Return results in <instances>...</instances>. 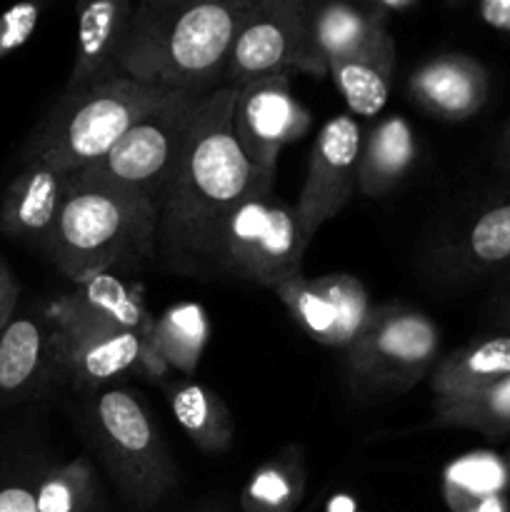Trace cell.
Wrapping results in <instances>:
<instances>
[{
    "label": "cell",
    "mask_w": 510,
    "mask_h": 512,
    "mask_svg": "<svg viewBox=\"0 0 510 512\" xmlns=\"http://www.w3.org/2000/svg\"><path fill=\"white\" fill-rule=\"evenodd\" d=\"M235 88L203 95L183 153L158 200V258L180 275L203 278V258L225 215L250 195L273 193V178L253 168L233 125Z\"/></svg>",
    "instance_id": "6da1fadb"
},
{
    "label": "cell",
    "mask_w": 510,
    "mask_h": 512,
    "mask_svg": "<svg viewBox=\"0 0 510 512\" xmlns=\"http://www.w3.org/2000/svg\"><path fill=\"white\" fill-rule=\"evenodd\" d=\"M253 0H145L130 18L118 73L170 90L208 95L225 78L230 48Z\"/></svg>",
    "instance_id": "7a4b0ae2"
},
{
    "label": "cell",
    "mask_w": 510,
    "mask_h": 512,
    "mask_svg": "<svg viewBox=\"0 0 510 512\" xmlns=\"http://www.w3.org/2000/svg\"><path fill=\"white\" fill-rule=\"evenodd\" d=\"M45 253L75 285L138 273L158 258V205L133 188L70 173Z\"/></svg>",
    "instance_id": "3957f363"
},
{
    "label": "cell",
    "mask_w": 510,
    "mask_h": 512,
    "mask_svg": "<svg viewBox=\"0 0 510 512\" xmlns=\"http://www.w3.org/2000/svg\"><path fill=\"white\" fill-rule=\"evenodd\" d=\"M175 95L180 93L138 83L123 73L108 75L80 93L65 95L35 140L33 158L68 175L88 168L103 160L140 118Z\"/></svg>",
    "instance_id": "277c9868"
},
{
    "label": "cell",
    "mask_w": 510,
    "mask_h": 512,
    "mask_svg": "<svg viewBox=\"0 0 510 512\" xmlns=\"http://www.w3.org/2000/svg\"><path fill=\"white\" fill-rule=\"evenodd\" d=\"M308 248L293 205L273 193L250 195L235 205L210 238L203 258V280L233 278L273 290L303 273Z\"/></svg>",
    "instance_id": "5b68a950"
},
{
    "label": "cell",
    "mask_w": 510,
    "mask_h": 512,
    "mask_svg": "<svg viewBox=\"0 0 510 512\" xmlns=\"http://www.w3.org/2000/svg\"><path fill=\"white\" fill-rule=\"evenodd\" d=\"M90 430L120 495L135 508H153L178 480L173 458L138 395L110 388L90 405Z\"/></svg>",
    "instance_id": "8992f818"
},
{
    "label": "cell",
    "mask_w": 510,
    "mask_h": 512,
    "mask_svg": "<svg viewBox=\"0 0 510 512\" xmlns=\"http://www.w3.org/2000/svg\"><path fill=\"white\" fill-rule=\"evenodd\" d=\"M440 330L405 305L373 308L360 338L345 350V383L358 398H393L418 385L438 363Z\"/></svg>",
    "instance_id": "52a82bcc"
},
{
    "label": "cell",
    "mask_w": 510,
    "mask_h": 512,
    "mask_svg": "<svg viewBox=\"0 0 510 512\" xmlns=\"http://www.w3.org/2000/svg\"><path fill=\"white\" fill-rule=\"evenodd\" d=\"M428 273L448 288H470L510 270V183L475 195L448 225L428 255Z\"/></svg>",
    "instance_id": "ba28073f"
},
{
    "label": "cell",
    "mask_w": 510,
    "mask_h": 512,
    "mask_svg": "<svg viewBox=\"0 0 510 512\" xmlns=\"http://www.w3.org/2000/svg\"><path fill=\"white\" fill-rule=\"evenodd\" d=\"M200 98L203 95H175L173 100L140 118L103 160L88 165L80 173L103 183L138 190L158 205L175 163L183 153Z\"/></svg>",
    "instance_id": "9c48e42d"
},
{
    "label": "cell",
    "mask_w": 510,
    "mask_h": 512,
    "mask_svg": "<svg viewBox=\"0 0 510 512\" xmlns=\"http://www.w3.org/2000/svg\"><path fill=\"white\" fill-rule=\"evenodd\" d=\"M308 0H253L235 33L225 85L253 83L300 70L308 35Z\"/></svg>",
    "instance_id": "30bf717a"
},
{
    "label": "cell",
    "mask_w": 510,
    "mask_h": 512,
    "mask_svg": "<svg viewBox=\"0 0 510 512\" xmlns=\"http://www.w3.org/2000/svg\"><path fill=\"white\" fill-rule=\"evenodd\" d=\"M293 323L310 340L328 348L348 350L368 325L373 303L355 275L328 273L305 278L303 273L273 288Z\"/></svg>",
    "instance_id": "8fae6325"
},
{
    "label": "cell",
    "mask_w": 510,
    "mask_h": 512,
    "mask_svg": "<svg viewBox=\"0 0 510 512\" xmlns=\"http://www.w3.org/2000/svg\"><path fill=\"white\" fill-rule=\"evenodd\" d=\"M60 348V375L75 388H100L123 375L160 380L168 365L155 355L148 335L98 325H55Z\"/></svg>",
    "instance_id": "7c38bea8"
},
{
    "label": "cell",
    "mask_w": 510,
    "mask_h": 512,
    "mask_svg": "<svg viewBox=\"0 0 510 512\" xmlns=\"http://www.w3.org/2000/svg\"><path fill=\"white\" fill-rule=\"evenodd\" d=\"M233 125L253 168L275 180L280 150L308 133L310 113L290 90L288 73H280L235 88Z\"/></svg>",
    "instance_id": "4fadbf2b"
},
{
    "label": "cell",
    "mask_w": 510,
    "mask_h": 512,
    "mask_svg": "<svg viewBox=\"0 0 510 512\" xmlns=\"http://www.w3.org/2000/svg\"><path fill=\"white\" fill-rule=\"evenodd\" d=\"M360 145H363V135L353 115H333L320 128L310 148L303 190L298 195V203L293 205L308 243L328 220H333L350 203L358 190L355 173H358Z\"/></svg>",
    "instance_id": "5bb4252c"
},
{
    "label": "cell",
    "mask_w": 510,
    "mask_h": 512,
    "mask_svg": "<svg viewBox=\"0 0 510 512\" xmlns=\"http://www.w3.org/2000/svg\"><path fill=\"white\" fill-rule=\"evenodd\" d=\"M408 95L433 118L465 123L488 105L490 73L473 55L440 53L410 73Z\"/></svg>",
    "instance_id": "9a60e30c"
},
{
    "label": "cell",
    "mask_w": 510,
    "mask_h": 512,
    "mask_svg": "<svg viewBox=\"0 0 510 512\" xmlns=\"http://www.w3.org/2000/svg\"><path fill=\"white\" fill-rule=\"evenodd\" d=\"M55 370L60 348L53 323L33 315L10 320L0 333V398L15 403L38 393Z\"/></svg>",
    "instance_id": "2e32d148"
},
{
    "label": "cell",
    "mask_w": 510,
    "mask_h": 512,
    "mask_svg": "<svg viewBox=\"0 0 510 512\" xmlns=\"http://www.w3.org/2000/svg\"><path fill=\"white\" fill-rule=\"evenodd\" d=\"M45 318L55 325H98V328L130 330L148 338L155 323L145 308L140 290L115 275L80 283L75 293L53 300Z\"/></svg>",
    "instance_id": "e0dca14e"
},
{
    "label": "cell",
    "mask_w": 510,
    "mask_h": 512,
    "mask_svg": "<svg viewBox=\"0 0 510 512\" xmlns=\"http://www.w3.org/2000/svg\"><path fill=\"white\" fill-rule=\"evenodd\" d=\"M65 188H68V173L38 158L30 160L23 173L5 190L3 210H0V225L5 233L40 245L43 250L48 248Z\"/></svg>",
    "instance_id": "ac0fdd59"
},
{
    "label": "cell",
    "mask_w": 510,
    "mask_h": 512,
    "mask_svg": "<svg viewBox=\"0 0 510 512\" xmlns=\"http://www.w3.org/2000/svg\"><path fill=\"white\" fill-rule=\"evenodd\" d=\"M133 10L135 5L128 0H95L78 10V48L65 95L80 93L118 73L115 63Z\"/></svg>",
    "instance_id": "d6986e66"
},
{
    "label": "cell",
    "mask_w": 510,
    "mask_h": 512,
    "mask_svg": "<svg viewBox=\"0 0 510 512\" xmlns=\"http://www.w3.org/2000/svg\"><path fill=\"white\" fill-rule=\"evenodd\" d=\"M398 48L388 28H375L353 53L333 60L328 75L355 115H378L390 93Z\"/></svg>",
    "instance_id": "ffe728a7"
},
{
    "label": "cell",
    "mask_w": 510,
    "mask_h": 512,
    "mask_svg": "<svg viewBox=\"0 0 510 512\" xmlns=\"http://www.w3.org/2000/svg\"><path fill=\"white\" fill-rule=\"evenodd\" d=\"M510 375V333H490L460 345L430 370L435 400H458L480 393Z\"/></svg>",
    "instance_id": "44dd1931"
},
{
    "label": "cell",
    "mask_w": 510,
    "mask_h": 512,
    "mask_svg": "<svg viewBox=\"0 0 510 512\" xmlns=\"http://www.w3.org/2000/svg\"><path fill=\"white\" fill-rule=\"evenodd\" d=\"M418 158L415 133L403 115L380 118L363 138L358 158V193L365 198H383L408 175Z\"/></svg>",
    "instance_id": "7402d4cb"
},
{
    "label": "cell",
    "mask_w": 510,
    "mask_h": 512,
    "mask_svg": "<svg viewBox=\"0 0 510 512\" xmlns=\"http://www.w3.org/2000/svg\"><path fill=\"white\" fill-rule=\"evenodd\" d=\"M378 25L370 20L363 5L310 3L308 35L300 70L310 75H328L333 60L353 53L370 38Z\"/></svg>",
    "instance_id": "603a6c76"
},
{
    "label": "cell",
    "mask_w": 510,
    "mask_h": 512,
    "mask_svg": "<svg viewBox=\"0 0 510 512\" xmlns=\"http://www.w3.org/2000/svg\"><path fill=\"white\" fill-rule=\"evenodd\" d=\"M443 490L453 512H508L510 475L505 455H463L445 470Z\"/></svg>",
    "instance_id": "cb8c5ba5"
},
{
    "label": "cell",
    "mask_w": 510,
    "mask_h": 512,
    "mask_svg": "<svg viewBox=\"0 0 510 512\" xmlns=\"http://www.w3.org/2000/svg\"><path fill=\"white\" fill-rule=\"evenodd\" d=\"M170 413L195 448L203 453H225L233 443V418L215 390L185 378L178 383H165Z\"/></svg>",
    "instance_id": "d4e9b609"
},
{
    "label": "cell",
    "mask_w": 510,
    "mask_h": 512,
    "mask_svg": "<svg viewBox=\"0 0 510 512\" xmlns=\"http://www.w3.org/2000/svg\"><path fill=\"white\" fill-rule=\"evenodd\" d=\"M208 338V315L198 303L173 305L160 318H155L150 330V345L155 355L168 365V370H178L188 378L198 370Z\"/></svg>",
    "instance_id": "484cf974"
},
{
    "label": "cell",
    "mask_w": 510,
    "mask_h": 512,
    "mask_svg": "<svg viewBox=\"0 0 510 512\" xmlns=\"http://www.w3.org/2000/svg\"><path fill=\"white\" fill-rule=\"evenodd\" d=\"M305 493V463L300 448L265 460L240 493L243 512H295Z\"/></svg>",
    "instance_id": "4316f807"
},
{
    "label": "cell",
    "mask_w": 510,
    "mask_h": 512,
    "mask_svg": "<svg viewBox=\"0 0 510 512\" xmlns=\"http://www.w3.org/2000/svg\"><path fill=\"white\" fill-rule=\"evenodd\" d=\"M435 423L445 428L475 430L485 438L510 433V375L480 393L458 400H433Z\"/></svg>",
    "instance_id": "83f0119b"
},
{
    "label": "cell",
    "mask_w": 510,
    "mask_h": 512,
    "mask_svg": "<svg viewBox=\"0 0 510 512\" xmlns=\"http://www.w3.org/2000/svg\"><path fill=\"white\" fill-rule=\"evenodd\" d=\"M38 512H93L98 505V478L88 458L53 468L35 485Z\"/></svg>",
    "instance_id": "f1b7e54d"
},
{
    "label": "cell",
    "mask_w": 510,
    "mask_h": 512,
    "mask_svg": "<svg viewBox=\"0 0 510 512\" xmlns=\"http://www.w3.org/2000/svg\"><path fill=\"white\" fill-rule=\"evenodd\" d=\"M40 13H43V5L23 3L0 15V58L13 53L33 35V30L38 28Z\"/></svg>",
    "instance_id": "f546056e"
},
{
    "label": "cell",
    "mask_w": 510,
    "mask_h": 512,
    "mask_svg": "<svg viewBox=\"0 0 510 512\" xmlns=\"http://www.w3.org/2000/svg\"><path fill=\"white\" fill-rule=\"evenodd\" d=\"M488 318L500 333H510V270L495 280L488 295Z\"/></svg>",
    "instance_id": "4dcf8cb0"
},
{
    "label": "cell",
    "mask_w": 510,
    "mask_h": 512,
    "mask_svg": "<svg viewBox=\"0 0 510 512\" xmlns=\"http://www.w3.org/2000/svg\"><path fill=\"white\" fill-rule=\"evenodd\" d=\"M0 512H38L35 488L25 483H8L0 488Z\"/></svg>",
    "instance_id": "1f68e13d"
},
{
    "label": "cell",
    "mask_w": 510,
    "mask_h": 512,
    "mask_svg": "<svg viewBox=\"0 0 510 512\" xmlns=\"http://www.w3.org/2000/svg\"><path fill=\"white\" fill-rule=\"evenodd\" d=\"M475 15L488 28L510 35V0H483L475 5Z\"/></svg>",
    "instance_id": "d6a6232c"
},
{
    "label": "cell",
    "mask_w": 510,
    "mask_h": 512,
    "mask_svg": "<svg viewBox=\"0 0 510 512\" xmlns=\"http://www.w3.org/2000/svg\"><path fill=\"white\" fill-rule=\"evenodd\" d=\"M418 5L420 0H370V3L363 5V10L370 15V20H373L378 28H385V23H388L393 15L410 13V10H415Z\"/></svg>",
    "instance_id": "836d02e7"
},
{
    "label": "cell",
    "mask_w": 510,
    "mask_h": 512,
    "mask_svg": "<svg viewBox=\"0 0 510 512\" xmlns=\"http://www.w3.org/2000/svg\"><path fill=\"white\" fill-rule=\"evenodd\" d=\"M15 303H18V283H15L13 273L5 265V260L0 258V333L8 328V323L13 320Z\"/></svg>",
    "instance_id": "e575fe53"
},
{
    "label": "cell",
    "mask_w": 510,
    "mask_h": 512,
    "mask_svg": "<svg viewBox=\"0 0 510 512\" xmlns=\"http://www.w3.org/2000/svg\"><path fill=\"white\" fill-rule=\"evenodd\" d=\"M495 165L503 173L505 183H510V118L505 120L503 133H500L498 145H495Z\"/></svg>",
    "instance_id": "d590c367"
},
{
    "label": "cell",
    "mask_w": 510,
    "mask_h": 512,
    "mask_svg": "<svg viewBox=\"0 0 510 512\" xmlns=\"http://www.w3.org/2000/svg\"><path fill=\"white\" fill-rule=\"evenodd\" d=\"M505 465H508V475H510V450H508V455H505Z\"/></svg>",
    "instance_id": "8d00e7d4"
}]
</instances>
